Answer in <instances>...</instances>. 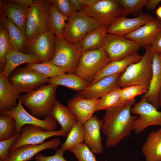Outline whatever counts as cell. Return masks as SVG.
I'll list each match as a JSON object with an SVG mask.
<instances>
[{"label":"cell","instance_id":"6da1fadb","mask_svg":"<svg viewBox=\"0 0 161 161\" xmlns=\"http://www.w3.org/2000/svg\"><path fill=\"white\" fill-rule=\"evenodd\" d=\"M134 99L106 110L101 131L107 140L105 148L113 147L121 140L129 137L134 122L138 117L131 114Z\"/></svg>","mask_w":161,"mask_h":161},{"label":"cell","instance_id":"7a4b0ae2","mask_svg":"<svg viewBox=\"0 0 161 161\" xmlns=\"http://www.w3.org/2000/svg\"><path fill=\"white\" fill-rule=\"evenodd\" d=\"M58 86L49 84L20 96L22 105L29 110L33 116L44 117L50 115L56 101Z\"/></svg>","mask_w":161,"mask_h":161},{"label":"cell","instance_id":"3957f363","mask_svg":"<svg viewBox=\"0 0 161 161\" xmlns=\"http://www.w3.org/2000/svg\"><path fill=\"white\" fill-rule=\"evenodd\" d=\"M153 54L147 49L138 62L130 65L120 74L117 84L123 88L132 85L149 86L152 76Z\"/></svg>","mask_w":161,"mask_h":161},{"label":"cell","instance_id":"277c9868","mask_svg":"<svg viewBox=\"0 0 161 161\" xmlns=\"http://www.w3.org/2000/svg\"><path fill=\"white\" fill-rule=\"evenodd\" d=\"M82 52L81 41L71 44L62 36L55 37V52L50 61L66 73H75Z\"/></svg>","mask_w":161,"mask_h":161},{"label":"cell","instance_id":"5b68a950","mask_svg":"<svg viewBox=\"0 0 161 161\" xmlns=\"http://www.w3.org/2000/svg\"><path fill=\"white\" fill-rule=\"evenodd\" d=\"M110 61L103 46L98 49L83 51L75 74L90 83Z\"/></svg>","mask_w":161,"mask_h":161},{"label":"cell","instance_id":"8992f818","mask_svg":"<svg viewBox=\"0 0 161 161\" xmlns=\"http://www.w3.org/2000/svg\"><path fill=\"white\" fill-rule=\"evenodd\" d=\"M50 3V0H34L28 7L24 34L27 42L49 30L48 9Z\"/></svg>","mask_w":161,"mask_h":161},{"label":"cell","instance_id":"52a82bcc","mask_svg":"<svg viewBox=\"0 0 161 161\" xmlns=\"http://www.w3.org/2000/svg\"><path fill=\"white\" fill-rule=\"evenodd\" d=\"M123 10L119 0H97L92 5L77 12L89 16L100 25L109 27L122 16Z\"/></svg>","mask_w":161,"mask_h":161},{"label":"cell","instance_id":"ba28073f","mask_svg":"<svg viewBox=\"0 0 161 161\" xmlns=\"http://www.w3.org/2000/svg\"><path fill=\"white\" fill-rule=\"evenodd\" d=\"M100 26L89 16L77 12L69 17L64 28L62 36L71 44L79 42L89 32Z\"/></svg>","mask_w":161,"mask_h":161},{"label":"cell","instance_id":"9c48e42d","mask_svg":"<svg viewBox=\"0 0 161 161\" xmlns=\"http://www.w3.org/2000/svg\"><path fill=\"white\" fill-rule=\"evenodd\" d=\"M49 78L35 70L17 68L8 77L19 94L35 90L48 83Z\"/></svg>","mask_w":161,"mask_h":161},{"label":"cell","instance_id":"30bf717a","mask_svg":"<svg viewBox=\"0 0 161 161\" xmlns=\"http://www.w3.org/2000/svg\"><path fill=\"white\" fill-rule=\"evenodd\" d=\"M110 61L124 59L137 52L141 44L123 36L107 33L103 46Z\"/></svg>","mask_w":161,"mask_h":161},{"label":"cell","instance_id":"8fae6325","mask_svg":"<svg viewBox=\"0 0 161 161\" xmlns=\"http://www.w3.org/2000/svg\"><path fill=\"white\" fill-rule=\"evenodd\" d=\"M1 113L9 114L15 119L16 133H21L22 127L26 125L37 126L47 131H55L58 126L57 122L50 115L44 117V120H41L28 113L24 107L19 98L16 107Z\"/></svg>","mask_w":161,"mask_h":161},{"label":"cell","instance_id":"7c38bea8","mask_svg":"<svg viewBox=\"0 0 161 161\" xmlns=\"http://www.w3.org/2000/svg\"><path fill=\"white\" fill-rule=\"evenodd\" d=\"M131 112L139 115L134 122L133 130L135 134L141 133L149 126H161V112L158 111L145 99H140L139 102L134 103Z\"/></svg>","mask_w":161,"mask_h":161},{"label":"cell","instance_id":"4fadbf2b","mask_svg":"<svg viewBox=\"0 0 161 161\" xmlns=\"http://www.w3.org/2000/svg\"><path fill=\"white\" fill-rule=\"evenodd\" d=\"M67 133L60 129L54 131H47L39 126L33 125H24L21 131L19 139L11 147L9 152L21 146L28 145H38L52 137L67 136Z\"/></svg>","mask_w":161,"mask_h":161},{"label":"cell","instance_id":"5bb4252c","mask_svg":"<svg viewBox=\"0 0 161 161\" xmlns=\"http://www.w3.org/2000/svg\"><path fill=\"white\" fill-rule=\"evenodd\" d=\"M55 35L49 30L39 34L27 42L25 52L35 54L41 63L50 61L55 52Z\"/></svg>","mask_w":161,"mask_h":161},{"label":"cell","instance_id":"9a60e30c","mask_svg":"<svg viewBox=\"0 0 161 161\" xmlns=\"http://www.w3.org/2000/svg\"><path fill=\"white\" fill-rule=\"evenodd\" d=\"M61 144L60 139L55 138L39 144L22 146L10 152L8 158L4 161H29L41 151L56 149Z\"/></svg>","mask_w":161,"mask_h":161},{"label":"cell","instance_id":"2e32d148","mask_svg":"<svg viewBox=\"0 0 161 161\" xmlns=\"http://www.w3.org/2000/svg\"><path fill=\"white\" fill-rule=\"evenodd\" d=\"M100 98L86 99L79 94L67 102V107L77 117L78 121L84 124L93 116Z\"/></svg>","mask_w":161,"mask_h":161},{"label":"cell","instance_id":"e0dca14e","mask_svg":"<svg viewBox=\"0 0 161 161\" xmlns=\"http://www.w3.org/2000/svg\"><path fill=\"white\" fill-rule=\"evenodd\" d=\"M103 123L102 120L94 115L83 124L84 143L94 154H99L103 151L100 134Z\"/></svg>","mask_w":161,"mask_h":161},{"label":"cell","instance_id":"ac0fdd59","mask_svg":"<svg viewBox=\"0 0 161 161\" xmlns=\"http://www.w3.org/2000/svg\"><path fill=\"white\" fill-rule=\"evenodd\" d=\"M152 18L150 15L146 13H143L134 18L121 17L108 27L107 33L124 36L135 31Z\"/></svg>","mask_w":161,"mask_h":161},{"label":"cell","instance_id":"d6986e66","mask_svg":"<svg viewBox=\"0 0 161 161\" xmlns=\"http://www.w3.org/2000/svg\"><path fill=\"white\" fill-rule=\"evenodd\" d=\"M120 74H116L103 78L89 84L79 94L86 99H99L119 87L117 79Z\"/></svg>","mask_w":161,"mask_h":161},{"label":"cell","instance_id":"ffe728a7","mask_svg":"<svg viewBox=\"0 0 161 161\" xmlns=\"http://www.w3.org/2000/svg\"><path fill=\"white\" fill-rule=\"evenodd\" d=\"M161 90V53H153L152 76L148 91L140 99H145L157 109L159 94Z\"/></svg>","mask_w":161,"mask_h":161},{"label":"cell","instance_id":"44dd1931","mask_svg":"<svg viewBox=\"0 0 161 161\" xmlns=\"http://www.w3.org/2000/svg\"><path fill=\"white\" fill-rule=\"evenodd\" d=\"M161 31V19L152 18L135 31L123 36L134 41L144 47Z\"/></svg>","mask_w":161,"mask_h":161},{"label":"cell","instance_id":"7402d4cb","mask_svg":"<svg viewBox=\"0 0 161 161\" xmlns=\"http://www.w3.org/2000/svg\"><path fill=\"white\" fill-rule=\"evenodd\" d=\"M41 63L39 57L33 53H25L16 49L10 43L6 55V63L5 66L1 73L8 78L20 65L25 63Z\"/></svg>","mask_w":161,"mask_h":161},{"label":"cell","instance_id":"603a6c76","mask_svg":"<svg viewBox=\"0 0 161 161\" xmlns=\"http://www.w3.org/2000/svg\"><path fill=\"white\" fill-rule=\"evenodd\" d=\"M0 13L8 17L24 35L28 7L10 0H0Z\"/></svg>","mask_w":161,"mask_h":161},{"label":"cell","instance_id":"cb8c5ba5","mask_svg":"<svg viewBox=\"0 0 161 161\" xmlns=\"http://www.w3.org/2000/svg\"><path fill=\"white\" fill-rule=\"evenodd\" d=\"M16 89L9 81L8 78L0 73V111H8L18 105L20 97Z\"/></svg>","mask_w":161,"mask_h":161},{"label":"cell","instance_id":"d4e9b609","mask_svg":"<svg viewBox=\"0 0 161 161\" xmlns=\"http://www.w3.org/2000/svg\"><path fill=\"white\" fill-rule=\"evenodd\" d=\"M143 55L137 52L123 59L110 61L99 72L89 84H92L100 79L108 76L116 74H121L130 64L140 60Z\"/></svg>","mask_w":161,"mask_h":161},{"label":"cell","instance_id":"484cf974","mask_svg":"<svg viewBox=\"0 0 161 161\" xmlns=\"http://www.w3.org/2000/svg\"><path fill=\"white\" fill-rule=\"evenodd\" d=\"M50 115L60 125V129L67 133L70 131L78 119L76 116L66 106L57 100Z\"/></svg>","mask_w":161,"mask_h":161},{"label":"cell","instance_id":"4316f807","mask_svg":"<svg viewBox=\"0 0 161 161\" xmlns=\"http://www.w3.org/2000/svg\"><path fill=\"white\" fill-rule=\"evenodd\" d=\"M0 22L7 30L12 47L20 52L25 53L27 41L22 32L8 17L2 13H0Z\"/></svg>","mask_w":161,"mask_h":161},{"label":"cell","instance_id":"83f0119b","mask_svg":"<svg viewBox=\"0 0 161 161\" xmlns=\"http://www.w3.org/2000/svg\"><path fill=\"white\" fill-rule=\"evenodd\" d=\"M48 83L64 86L79 92L84 89L90 84L75 73H67L49 78Z\"/></svg>","mask_w":161,"mask_h":161},{"label":"cell","instance_id":"f1b7e54d","mask_svg":"<svg viewBox=\"0 0 161 161\" xmlns=\"http://www.w3.org/2000/svg\"><path fill=\"white\" fill-rule=\"evenodd\" d=\"M142 150L146 161H161V132H150Z\"/></svg>","mask_w":161,"mask_h":161},{"label":"cell","instance_id":"f546056e","mask_svg":"<svg viewBox=\"0 0 161 161\" xmlns=\"http://www.w3.org/2000/svg\"><path fill=\"white\" fill-rule=\"evenodd\" d=\"M108 27L100 25L89 32L81 41L82 52L101 47Z\"/></svg>","mask_w":161,"mask_h":161},{"label":"cell","instance_id":"4dcf8cb0","mask_svg":"<svg viewBox=\"0 0 161 161\" xmlns=\"http://www.w3.org/2000/svg\"><path fill=\"white\" fill-rule=\"evenodd\" d=\"M48 12L49 30L56 36H62L66 21L69 17L61 13L55 6L51 3L48 7Z\"/></svg>","mask_w":161,"mask_h":161},{"label":"cell","instance_id":"1f68e13d","mask_svg":"<svg viewBox=\"0 0 161 161\" xmlns=\"http://www.w3.org/2000/svg\"><path fill=\"white\" fill-rule=\"evenodd\" d=\"M84 141V125L78 121L68 133L67 138L60 148L65 151H69L75 146L83 143Z\"/></svg>","mask_w":161,"mask_h":161},{"label":"cell","instance_id":"d6a6232c","mask_svg":"<svg viewBox=\"0 0 161 161\" xmlns=\"http://www.w3.org/2000/svg\"><path fill=\"white\" fill-rule=\"evenodd\" d=\"M24 67L29 69L35 70L49 78L66 73L62 69L55 66L50 61L29 63L24 65Z\"/></svg>","mask_w":161,"mask_h":161},{"label":"cell","instance_id":"836d02e7","mask_svg":"<svg viewBox=\"0 0 161 161\" xmlns=\"http://www.w3.org/2000/svg\"><path fill=\"white\" fill-rule=\"evenodd\" d=\"M16 123L10 115L1 112L0 115V141L9 138L16 134Z\"/></svg>","mask_w":161,"mask_h":161},{"label":"cell","instance_id":"e575fe53","mask_svg":"<svg viewBox=\"0 0 161 161\" xmlns=\"http://www.w3.org/2000/svg\"><path fill=\"white\" fill-rule=\"evenodd\" d=\"M121 90L119 87L100 98L95 112L106 110L120 105Z\"/></svg>","mask_w":161,"mask_h":161},{"label":"cell","instance_id":"d590c367","mask_svg":"<svg viewBox=\"0 0 161 161\" xmlns=\"http://www.w3.org/2000/svg\"><path fill=\"white\" fill-rule=\"evenodd\" d=\"M147 0H119L123 10L122 16L126 17L129 14L141 15Z\"/></svg>","mask_w":161,"mask_h":161},{"label":"cell","instance_id":"8d00e7d4","mask_svg":"<svg viewBox=\"0 0 161 161\" xmlns=\"http://www.w3.org/2000/svg\"><path fill=\"white\" fill-rule=\"evenodd\" d=\"M149 86L147 85H132L121 89L120 105L123 103L134 99L137 96L148 91Z\"/></svg>","mask_w":161,"mask_h":161},{"label":"cell","instance_id":"74e56055","mask_svg":"<svg viewBox=\"0 0 161 161\" xmlns=\"http://www.w3.org/2000/svg\"><path fill=\"white\" fill-rule=\"evenodd\" d=\"M10 42L7 30L0 23V72L3 70L6 63V55Z\"/></svg>","mask_w":161,"mask_h":161},{"label":"cell","instance_id":"f35d334b","mask_svg":"<svg viewBox=\"0 0 161 161\" xmlns=\"http://www.w3.org/2000/svg\"><path fill=\"white\" fill-rule=\"evenodd\" d=\"M69 151L74 154L78 161H97L94 154L85 143L75 146Z\"/></svg>","mask_w":161,"mask_h":161},{"label":"cell","instance_id":"ab89813d","mask_svg":"<svg viewBox=\"0 0 161 161\" xmlns=\"http://www.w3.org/2000/svg\"><path fill=\"white\" fill-rule=\"evenodd\" d=\"M51 4H54L62 14L70 17L77 12L70 0H51Z\"/></svg>","mask_w":161,"mask_h":161},{"label":"cell","instance_id":"60d3db41","mask_svg":"<svg viewBox=\"0 0 161 161\" xmlns=\"http://www.w3.org/2000/svg\"><path fill=\"white\" fill-rule=\"evenodd\" d=\"M21 135V133H18L9 138L0 141V161H4L8 158L11 147Z\"/></svg>","mask_w":161,"mask_h":161},{"label":"cell","instance_id":"b9f144b4","mask_svg":"<svg viewBox=\"0 0 161 161\" xmlns=\"http://www.w3.org/2000/svg\"><path fill=\"white\" fill-rule=\"evenodd\" d=\"M65 152L60 148L56 150L55 154L51 156H45L39 153L34 157V159L35 161H68L64 156Z\"/></svg>","mask_w":161,"mask_h":161},{"label":"cell","instance_id":"7bdbcfd3","mask_svg":"<svg viewBox=\"0 0 161 161\" xmlns=\"http://www.w3.org/2000/svg\"><path fill=\"white\" fill-rule=\"evenodd\" d=\"M144 47L152 54L155 52L161 53V31Z\"/></svg>","mask_w":161,"mask_h":161},{"label":"cell","instance_id":"ee69618b","mask_svg":"<svg viewBox=\"0 0 161 161\" xmlns=\"http://www.w3.org/2000/svg\"><path fill=\"white\" fill-rule=\"evenodd\" d=\"M161 0H147L145 7L148 10H154Z\"/></svg>","mask_w":161,"mask_h":161},{"label":"cell","instance_id":"f6af8a7d","mask_svg":"<svg viewBox=\"0 0 161 161\" xmlns=\"http://www.w3.org/2000/svg\"><path fill=\"white\" fill-rule=\"evenodd\" d=\"M10 1L17 3L23 6L29 7L33 4V0H10Z\"/></svg>","mask_w":161,"mask_h":161},{"label":"cell","instance_id":"bcb514c9","mask_svg":"<svg viewBox=\"0 0 161 161\" xmlns=\"http://www.w3.org/2000/svg\"><path fill=\"white\" fill-rule=\"evenodd\" d=\"M155 13L157 17L161 19V6H159L156 10Z\"/></svg>","mask_w":161,"mask_h":161},{"label":"cell","instance_id":"7dc6e473","mask_svg":"<svg viewBox=\"0 0 161 161\" xmlns=\"http://www.w3.org/2000/svg\"><path fill=\"white\" fill-rule=\"evenodd\" d=\"M157 106L158 108L159 107H161V90L158 96Z\"/></svg>","mask_w":161,"mask_h":161},{"label":"cell","instance_id":"c3c4849f","mask_svg":"<svg viewBox=\"0 0 161 161\" xmlns=\"http://www.w3.org/2000/svg\"><path fill=\"white\" fill-rule=\"evenodd\" d=\"M157 131L159 132H161V128L159 129Z\"/></svg>","mask_w":161,"mask_h":161}]
</instances>
